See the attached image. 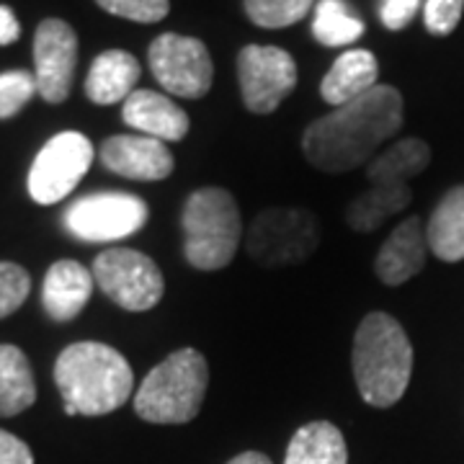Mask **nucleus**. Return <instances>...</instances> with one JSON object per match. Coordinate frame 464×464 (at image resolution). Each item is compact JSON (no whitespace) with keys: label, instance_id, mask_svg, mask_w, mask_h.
I'll use <instances>...</instances> for the list:
<instances>
[{"label":"nucleus","instance_id":"nucleus-1","mask_svg":"<svg viewBox=\"0 0 464 464\" xmlns=\"http://www.w3.org/2000/svg\"><path fill=\"white\" fill-rule=\"evenodd\" d=\"M402 127V96L392 85H374L364 96L315 119L302 134L304 158L323 173L341 176L366 166Z\"/></svg>","mask_w":464,"mask_h":464},{"label":"nucleus","instance_id":"nucleus-2","mask_svg":"<svg viewBox=\"0 0 464 464\" xmlns=\"http://www.w3.org/2000/svg\"><path fill=\"white\" fill-rule=\"evenodd\" d=\"M67 415H109L132 398L134 372L124 353L99 341L67 346L54 362Z\"/></svg>","mask_w":464,"mask_h":464},{"label":"nucleus","instance_id":"nucleus-3","mask_svg":"<svg viewBox=\"0 0 464 464\" xmlns=\"http://www.w3.org/2000/svg\"><path fill=\"white\" fill-rule=\"evenodd\" d=\"M351 364L366 405L392 408L413 374V346L405 328L387 313H369L353 335Z\"/></svg>","mask_w":464,"mask_h":464},{"label":"nucleus","instance_id":"nucleus-4","mask_svg":"<svg viewBox=\"0 0 464 464\" xmlns=\"http://www.w3.org/2000/svg\"><path fill=\"white\" fill-rule=\"evenodd\" d=\"M431 163V148L423 140H400L366 163L369 188L348 204L346 222L351 230L374 232L392 215L413 201L411 179L420 176Z\"/></svg>","mask_w":464,"mask_h":464},{"label":"nucleus","instance_id":"nucleus-5","mask_svg":"<svg viewBox=\"0 0 464 464\" xmlns=\"http://www.w3.org/2000/svg\"><path fill=\"white\" fill-rule=\"evenodd\" d=\"M209 366L197 348H179L150 369L134 395V413L148 423H191L204 405Z\"/></svg>","mask_w":464,"mask_h":464},{"label":"nucleus","instance_id":"nucleus-6","mask_svg":"<svg viewBox=\"0 0 464 464\" xmlns=\"http://www.w3.org/2000/svg\"><path fill=\"white\" fill-rule=\"evenodd\" d=\"M183 253L199 271H219L232 264L243 240L237 201L222 186L197 188L183 204Z\"/></svg>","mask_w":464,"mask_h":464},{"label":"nucleus","instance_id":"nucleus-7","mask_svg":"<svg viewBox=\"0 0 464 464\" xmlns=\"http://www.w3.org/2000/svg\"><path fill=\"white\" fill-rule=\"evenodd\" d=\"M320 246V225L310 209L268 207L250 222L246 248L256 264L276 268L307 261Z\"/></svg>","mask_w":464,"mask_h":464},{"label":"nucleus","instance_id":"nucleus-8","mask_svg":"<svg viewBox=\"0 0 464 464\" xmlns=\"http://www.w3.org/2000/svg\"><path fill=\"white\" fill-rule=\"evenodd\" d=\"M93 282L127 313L152 310L166 292L163 271L150 256L134 248H111L96 256Z\"/></svg>","mask_w":464,"mask_h":464},{"label":"nucleus","instance_id":"nucleus-9","mask_svg":"<svg viewBox=\"0 0 464 464\" xmlns=\"http://www.w3.org/2000/svg\"><path fill=\"white\" fill-rule=\"evenodd\" d=\"M148 215V204L134 194L96 191L67 207L65 227L85 243H114L142 230Z\"/></svg>","mask_w":464,"mask_h":464},{"label":"nucleus","instance_id":"nucleus-10","mask_svg":"<svg viewBox=\"0 0 464 464\" xmlns=\"http://www.w3.org/2000/svg\"><path fill=\"white\" fill-rule=\"evenodd\" d=\"M148 63L155 81L168 93L181 99H204L212 88L215 65L204 42L181 34L158 36L148 52Z\"/></svg>","mask_w":464,"mask_h":464},{"label":"nucleus","instance_id":"nucleus-11","mask_svg":"<svg viewBox=\"0 0 464 464\" xmlns=\"http://www.w3.org/2000/svg\"><path fill=\"white\" fill-rule=\"evenodd\" d=\"M96 150L81 132H60L52 137L29 170V194L36 204H57L81 183L93 163Z\"/></svg>","mask_w":464,"mask_h":464},{"label":"nucleus","instance_id":"nucleus-12","mask_svg":"<svg viewBox=\"0 0 464 464\" xmlns=\"http://www.w3.org/2000/svg\"><path fill=\"white\" fill-rule=\"evenodd\" d=\"M237 81L248 111L274 114L297 85V65L286 50L248 44L237 54Z\"/></svg>","mask_w":464,"mask_h":464},{"label":"nucleus","instance_id":"nucleus-13","mask_svg":"<svg viewBox=\"0 0 464 464\" xmlns=\"http://www.w3.org/2000/svg\"><path fill=\"white\" fill-rule=\"evenodd\" d=\"M78 65V36L60 18H44L34 34V78L47 103H63L72 91Z\"/></svg>","mask_w":464,"mask_h":464},{"label":"nucleus","instance_id":"nucleus-14","mask_svg":"<svg viewBox=\"0 0 464 464\" xmlns=\"http://www.w3.org/2000/svg\"><path fill=\"white\" fill-rule=\"evenodd\" d=\"M101 163L130 181H163L176 160L166 142L145 134H116L101 145Z\"/></svg>","mask_w":464,"mask_h":464},{"label":"nucleus","instance_id":"nucleus-15","mask_svg":"<svg viewBox=\"0 0 464 464\" xmlns=\"http://www.w3.org/2000/svg\"><path fill=\"white\" fill-rule=\"evenodd\" d=\"M426 253H429L426 227L418 217H408L382 243L374 271L382 284L400 286V284L411 282L415 274H420V268L426 264Z\"/></svg>","mask_w":464,"mask_h":464},{"label":"nucleus","instance_id":"nucleus-16","mask_svg":"<svg viewBox=\"0 0 464 464\" xmlns=\"http://www.w3.org/2000/svg\"><path fill=\"white\" fill-rule=\"evenodd\" d=\"M124 121L145 137L160 142H181L188 134V114L179 103L148 88L134 91L121 106Z\"/></svg>","mask_w":464,"mask_h":464},{"label":"nucleus","instance_id":"nucleus-17","mask_svg":"<svg viewBox=\"0 0 464 464\" xmlns=\"http://www.w3.org/2000/svg\"><path fill=\"white\" fill-rule=\"evenodd\" d=\"M93 271H88L78 261H57L50 266L44 286H42V304L47 315L57 323H67L83 313L88 299L93 295Z\"/></svg>","mask_w":464,"mask_h":464},{"label":"nucleus","instance_id":"nucleus-18","mask_svg":"<svg viewBox=\"0 0 464 464\" xmlns=\"http://www.w3.org/2000/svg\"><path fill=\"white\" fill-rule=\"evenodd\" d=\"M140 63L137 57L124 50H106L93 60L85 78V96L99 103L111 106L119 101H127L134 93V85L140 81Z\"/></svg>","mask_w":464,"mask_h":464},{"label":"nucleus","instance_id":"nucleus-19","mask_svg":"<svg viewBox=\"0 0 464 464\" xmlns=\"http://www.w3.org/2000/svg\"><path fill=\"white\" fill-rule=\"evenodd\" d=\"M377 78H380V65L372 52L348 50L333 63L328 75L323 78L320 96L338 109L348 101L364 96L366 91H372L377 85Z\"/></svg>","mask_w":464,"mask_h":464},{"label":"nucleus","instance_id":"nucleus-20","mask_svg":"<svg viewBox=\"0 0 464 464\" xmlns=\"http://www.w3.org/2000/svg\"><path fill=\"white\" fill-rule=\"evenodd\" d=\"M426 243L436 258L454 264L464 258V186H454L436 204L426 225Z\"/></svg>","mask_w":464,"mask_h":464},{"label":"nucleus","instance_id":"nucleus-21","mask_svg":"<svg viewBox=\"0 0 464 464\" xmlns=\"http://www.w3.org/2000/svg\"><path fill=\"white\" fill-rule=\"evenodd\" d=\"M284 464H348L343 433L328 420L302 426L289 441Z\"/></svg>","mask_w":464,"mask_h":464},{"label":"nucleus","instance_id":"nucleus-22","mask_svg":"<svg viewBox=\"0 0 464 464\" xmlns=\"http://www.w3.org/2000/svg\"><path fill=\"white\" fill-rule=\"evenodd\" d=\"M36 400L34 372L26 353L18 346H0V415L24 413Z\"/></svg>","mask_w":464,"mask_h":464},{"label":"nucleus","instance_id":"nucleus-23","mask_svg":"<svg viewBox=\"0 0 464 464\" xmlns=\"http://www.w3.org/2000/svg\"><path fill=\"white\" fill-rule=\"evenodd\" d=\"M364 34V21L346 0H320L313 21V36L323 47H348Z\"/></svg>","mask_w":464,"mask_h":464},{"label":"nucleus","instance_id":"nucleus-24","mask_svg":"<svg viewBox=\"0 0 464 464\" xmlns=\"http://www.w3.org/2000/svg\"><path fill=\"white\" fill-rule=\"evenodd\" d=\"M315 0H246V14L261 29H286L295 26Z\"/></svg>","mask_w":464,"mask_h":464},{"label":"nucleus","instance_id":"nucleus-25","mask_svg":"<svg viewBox=\"0 0 464 464\" xmlns=\"http://www.w3.org/2000/svg\"><path fill=\"white\" fill-rule=\"evenodd\" d=\"M36 91V78L26 70H11L0 72V119L16 116L29 101L34 99Z\"/></svg>","mask_w":464,"mask_h":464},{"label":"nucleus","instance_id":"nucleus-26","mask_svg":"<svg viewBox=\"0 0 464 464\" xmlns=\"http://www.w3.org/2000/svg\"><path fill=\"white\" fill-rule=\"evenodd\" d=\"M32 292V276L18 264L0 261V320L16 313Z\"/></svg>","mask_w":464,"mask_h":464},{"label":"nucleus","instance_id":"nucleus-27","mask_svg":"<svg viewBox=\"0 0 464 464\" xmlns=\"http://www.w3.org/2000/svg\"><path fill=\"white\" fill-rule=\"evenodd\" d=\"M103 11L111 16L137 21V24H155L163 21L170 11L168 0H96Z\"/></svg>","mask_w":464,"mask_h":464},{"label":"nucleus","instance_id":"nucleus-28","mask_svg":"<svg viewBox=\"0 0 464 464\" xmlns=\"http://www.w3.org/2000/svg\"><path fill=\"white\" fill-rule=\"evenodd\" d=\"M464 14V0H426L423 3V21L433 36L451 34Z\"/></svg>","mask_w":464,"mask_h":464},{"label":"nucleus","instance_id":"nucleus-29","mask_svg":"<svg viewBox=\"0 0 464 464\" xmlns=\"http://www.w3.org/2000/svg\"><path fill=\"white\" fill-rule=\"evenodd\" d=\"M426 0H382L380 3V18L382 24L390 29V32H400L405 29L411 21L415 18V14L420 11Z\"/></svg>","mask_w":464,"mask_h":464},{"label":"nucleus","instance_id":"nucleus-30","mask_svg":"<svg viewBox=\"0 0 464 464\" xmlns=\"http://www.w3.org/2000/svg\"><path fill=\"white\" fill-rule=\"evenodd\" d=\"M0 464H34L32 449L14 433L0 429Z\"/></svg>","mask_w":464,"mask_h":464},{"label":"nucleus","instance_id":"nucleus-31","mask_svg":"<svg viewBox=\"0 0 464 464\" xmlns=\"http://www.w3.org/2000/svg\"><path fill=\"white\" fill-rule=\"evenodd\" d=\"M21 36V26H18L16 14L8 5H0V44H14Z\"/></svg>","mask_w":464,"mask_h":464},{"label":"nucleus","instance_id":"nucleus-32","mask_svg":"<svg viewBox=\"0 0 464 464\" xmlns=\"http://www.w3.org/2000/svg\"><path fill=\"white\" fill-rule=\"evenodd\" d=\"M227 464H274L266 454L261 451H243V454H237V457H232Z\"/></svg>","mask_w":464,"mask_h":464}]
</instances>
